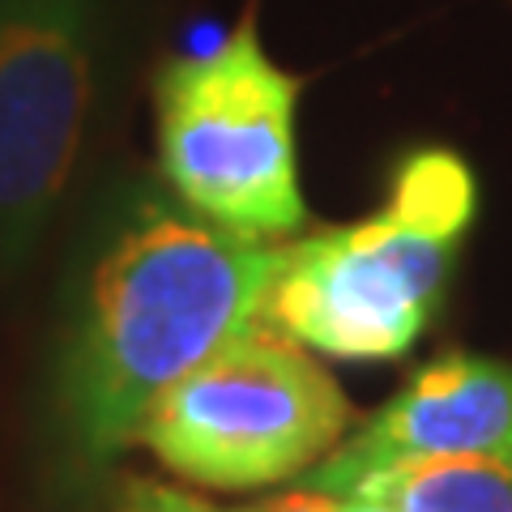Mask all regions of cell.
Listing matches in <instances>:
<instances>
[{
	"label": "cell",
	"mask_w": 512,
	"mask_h": 512,
	"mask_svg": "<svg viewBox=\"0 0 512 512\" xmlns=\"http://www.w3.org/2000/svg\"><path fill=\"white\" fill-rule=\"evenodd\" d=\"M278 244L146 205L86 274L60 367V406L90 457L137 440L146 410L192 367L261 325Z\"/></svg>",
	"instance_id": "1"
},
{
	"label": "cell",
	"mask_w": 512,
	"mask_h": 512,
	"mask_svg": "<svg viewBox=\"0 0 512 512\" xmlns=\"http://www.w3.org/2000/svg\"><path fill=\"white\" fill-rule=\"evenodd\" d=\"M342 512H393V508L380 500H367V495H342Z\"/></svg>",
	"instance_id": "9"
},
{
	"label": "cell",
	"mask_w": 512,
	"mask_h": 512,
	"mask_svg": "<svg viewBox=\"0 0 512 512\" xmlns=\"http://www.w3.org/2000/svg\"><path fill=\"white\" fill-rule=\"evenodd\" d=\"M478 210L466 158L419 150L384 210L355 227L278 244L261 325L333 359H397L419 342Z\"/></svg>",
	"instance_id": "2"
},
{
	"label": "cell",
	"mask_w": 512,
	"mask_h": 512,
	"mask_svg": "<svg viewBox=\"0 0 512 512\" xmlns=\"http://www.w3.org/2000/svg\"><path fill=\"white\" fill-rule=\"evenodd\" d=\"M103 73L99 0H0V278L52 227Z\"/></svg>",
	"instance_id": "5"
},
{
	"label": "cell",
	"mask_w": 512,
	"mask_h": 512,
	"mask_svg": "<svg viewBox=\"0 0 512 512\" xmlns=\"http://www.w3.org/2000/svg\"><path fill=\"white\" fill-rule=\"evenodd\" d=\"M299 77L278 69L244 18L214 52L154 77L158 158L192 214L244 239L295 235L308 218L295 158Z\"/></svg>",
	"instance_id": "3"
},
{
	"label": "cell",
	"mask_w": 512,
	"mask_h": 512,
	"mask_svg": "<svg viewBox=\"0 0 512 512\" xmlns=\"http://www.w3.org/2000/svg\"><path fill=\"white\" fill-rule=\"evenodd\" d=\"M231 512H342V495H329L320 487H303V491H286V495H274V500H265V504L231 508Z\"/></svg>",
	"instance_id": "8"
},
{
	"label": "cell",
	"mask_w": 512,
	"mask_h": 512,
	"mask_svg": "<svg viewBox=\"0 0 512 512\" xmlns=\"http://www.w3.org/2000/svg\"><path fill=\"white\" fill-rule=\"evenodd\" d=\"M350 402L299 342L252 325L146 410L137 440L171 474L214 491H256L338 448Z\"/></svg>",
	"instance_id": "4"
},
{
	"label": "cell",
	"mask_w": 512,
	"mask_h": 512,
	"mask_svg": "<svg viewBox=\"0 0 512 512\" xmlns=\"http://www.w3.org/2000/svg\"><path fill=\"white\" fill-rule=\"evenodd\" d=\"M406 457L512 461V367L474 355L427 363L355 440L320 461L308 487L342 495L359 474Z\"/></svg>",
	"instance_id": "6"
},
{
	"label": "cell",
	"mask_w": 512,
	"mask_h": 512,
	"mask_svg": "<svg viewBox=\"0 0 512 512\" xmlns=\"http://www.w3.org/2000/svg\"><path fill=\"white\" fill-rule=\"evenodd\" d=\"M342 495H367L393 512H512V461L406 457L359 474Z\"/></svg>",
	"instance_id": "7"
}]
</instances>
